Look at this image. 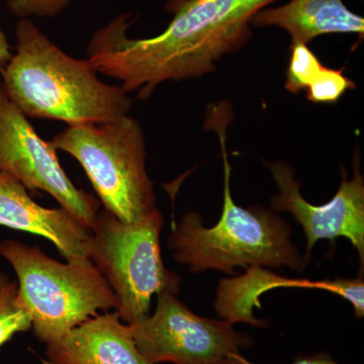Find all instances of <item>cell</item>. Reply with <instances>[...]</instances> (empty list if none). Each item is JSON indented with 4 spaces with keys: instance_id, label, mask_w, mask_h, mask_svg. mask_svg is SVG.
<instances>
[{
    "instance_id": "52a82bcc",
    "label": "cell",
    "mask_w": 364,
    "mask_h": 364,
    "mask_svg": "<svg viewBox=\"0 0 364 364\" xmlns=\"http://www.w3.org/2000/svg\"><path fill=\"white\" fill-rule=\"evenodd\" d=\"M176 296L158 294L154 314L129 325L136 348L150 364H227L232 354L252 346V338L232 323L200 317Z\"/></svg>"
},
{
    "instance_id": "9c48e42d",
    "label": "cell",
    "mask_w": 364,
    "mask_h": 364,
    "mask_svg": "<svg viewBox=\"0 0 364 364\" xmlns=\"http://www.w3.org/2000/svg\"><path fill=\"white\" fill-rule=\"evenodd\" d=\"M279 193L272 198L277 212H289L301 225L306 238L304 259L308 263L315 244L322 239L333 242L339 237L348 239L358 252L363 272L364 263V181L356 160L350 181L342 170V182L331 200L321 205L306 202L294 178V170L286 162L267 163Z\"/></svg>"
},
{
    "instance_id": "5bb4252c",
    "label": "cell",
    "mask_w": 364,
    "mask_h": 364,
    "mask_svg": "<svg viewBox=\"0 0 364 364\" xmlns=\"http://www.w3.org/2000/svg\"><path fill=\"white\" fill-rule=\"evenodd\" d=\"M31 329L32 320L18 301V282L0 272V347Z\"/></svg>"
},
{
    "instance_id": "3957f363",
    "label": "cell",
    "mask_w": 364,
    "mask_h": 364,
    "mask_svg": "<svg viewBox=\"0 0 364 364\" xmlns=\"http://www.w3.org/2000/svg\"><path fill=\"white\" fill-rule=\"evenodd\" d=\"M224 156V207L215 226H203L202 217L189 212L172 229L168 239L174 259L189 272L219 270L235 274V268L286 267L303 272L306 262L291 242L286 221L260 208L236 205L230 188L231 167L220 132Z\"/></svg>"
},
{
    "instance_id": "e0dca14e",
    "label": "cell",
    "mask_w": 364,
    "mask_h": 364,
    "mask_svg": "<svg viewBox=\"0 0 364 364\" xmlns=\"http://www.w3.org/2000/svg\"><path fill=\"white\" fill-rule=\"evenodd\" d=\"M70 1L71 0H9L7 6L11 13L18 18H53L61 14Z\"/></svg>"
},
{
    "instance_id": "6da1fadb",
    "label": "cell",
    "mask_w": 364,
    "mask_h": 364,
    "mask_svg": "<svg viewBox=\"0 0 364 364\" xmlns=\"http://www.w3.org/2000/svg\"><path fill=\"white\" fill-rule=\"evenodd\" d=\"M164 32L130 39L131 14H121L91 38L87 59L97 73L117 79L127 93L149 97L168 80L198 77L247 40L252 14L238 0H169Z\"/></svg>"
},
{
    "instance_id": "ffe728a7",
    "label": "cell",
    "mask_w": 364,
    "mask_h": 364,
    "mask_svg": "<svg viewBox=\"0 0 364 364\" xmlns=\"http://www.w3.org/2000/svg\"><path fill=\"white\" fill-rule=\"evenodd\" d=\"M273 1L275 0H238L242 9L252 16Z\"/></svg>"
},
{
    "instance_id": "8fae6325",
    "label": "cell",
    "mask_w": 364,
    "mask_h": 364,
    "mask_svg": "<svg viewBox=\"0 0 364 364\" xmlns=\"http://www.w3.org/2000/svg\"><path fill=\"white\" fill-rule=\"evenodd\" d=\"M45 364H150L117 312L98 314L47 344Z\"/></svg>"
},
{
    "instance_id": "d6986e66",
    "label": "cell",
    "mask_w": 364,
    "mask_h": 364,
    "mask_svg": "<svg viewBox=\"0 0 364 364\" xmlns=\"http://www.w3.org/2000/svg\"><path fill=\"white\" fill-rule=\"evenodd\" d=\"M11 57H13V52H11V46L7 42L6 35L0 28V71L6 66Z\"/></svg>"
},
{
    "instance_id": "30bf717a",
    "label": "cell",
    "mask_w": 364,
    "mask_h": 364,
    "mask_svg": "<svg viewBox=\"0 0 364 364\" xmlns=\"http://www.w3.org/2000/svg\"><path fill=\"white\" fill-rule=\"evenodd\" d=\"M0 226L45 237L67 260L90 258V228L65 208L38 205L23 184L6 172H0Z\"/></svg>"
},
{
    "instance_id": "7c38bea8",
    "label": "cell",
    "mask_w": 364,
    "mask_h": 364,
    "mask_svg": "<svg viewBox=\"0 0 364 364\" xmlns=\"http://www.w3.org/2000/svg\"><path fill=\"white\" fill-rule=\"evenodd\" d=\"M277 287H306L324 289L350 301L358 294L354 279H291L262 267H250L240 277L224 279L218 287L215 311L222 320L235 325L245 323L254 327H267L268 322L254 317L253 310L260 309L261 294Z\"/></svg>"
},
{
    "instance_id": "4fadbf2b",
    "label": "cell",
    "mask_w": 364,
    "mask_h": 364,
    "mask_svg": "<svg viewBox=\"0 0 364 364\" xmlns=\"http://www.w3.org/2000/svg\"><path fill=\"white\" fill-rule=\"evenodd\" d=\"M250 23L279 26L289 33L291 44L308 45L328 33H355L361 39L364 35L363 16L349 11L343 0H291L284 6L261 9Z\"/></svg>"
},
{
    "instance_id": "2e32d148",
    "label": "cell",
    "mask_w": 364,
    "mask_h": 364,
    "mask_svg": "<svg viewBox=\"0 0 364 364\" xmlns=\"http://www.w3.org/2000/svg\"><path fill=\"white\" fill-rule=\"evenodd\" d=\"M353 81L344 75L343 70L323 67L317 77L306 88V97L315 104L338 102L347 90H354Z\"/></svg>"
},
{
    "instance_id": "9a60e30c",
    "label": "cell",
    "mask_w": 364,
    "mask_h": 364,
    "mask_svg": "<svg viewBox=\"0 0 364 364\" xmlns=\"http://www.w3.org/2000/svg\"><path fill=\"white\" fill-rule=\"evenodd\" d=\"M291 52L286 88L291 92L299 93L309 87L324 66L306 44H291Z\"/></svg>"
},
{
    "instance_id": "7a4b0ae2",
    "label": "cell",
    "mask_w": 364,
    "mask_h": 364,
    "mask_svg": "<svg viewBox=\"0 0 364 364\" xmlns=\"http://www.w3.org/2000/svg\"><path fill=\"white\" fill-rule=\"evenodd\" d=\"M16 40L1 82L26 117L78 124L128 116L133 100L121 85L100 80L90 60L62 51L30 18L18 21Z\"/></svg>"
},
{
    "instance_id": "ba28073f",
    "label": "cell",
    "mask_w": 364,
    "mask_h": 364,
    "mask_svg": "<svg viewBox=\"0 0 364 364\" xmlns=\"http://www.w3.org/2000/svg\"><path fill=\"white\" fill-rule=\"evenodd\" d=\"M52 144L43 140L0 81V172L11 174L28 191L53 196L85 226L97 221L100 203L76 188L60 164Z\"/></svg>"
},
{
    "instance_id": "277c9868",
    "label": "cell",
    "mask_w": 364,
    "mask_h": 364,
    "mask_svg": "<svg viewBox=\"0 0 364 364\" xmlns=\"http://www.w3.org/2000/svg\"><path fill=\"white\" fill-rule=\"evenodd\" d=\"M0 256L18 277V301L31 320L33 335L48 344L98 313L119 309V299L90 258L66 263L39 247L0 242Z\"/></svg>"
},
{
    "instance_id": "ac0fdd59",
    "label": "cell",
    "mask_w": 364,
    "mask_h": 364,
    "mask_svg": "<svg viewBox=\"0 0 364 364\" xmlns=\"http://www.w3.org/2000/svg\"><path fill=\"white\" fill-rule=\"evenodd\" d=\"M227 364H256L251 363L247 358H244L241 353H234L230 356ZM291 364H340L326 352L311 354V355H299L296 360Z\"/></svg>"
},
{
    "instance_id": "8992f818",
    "label": "cell",
    "mask_w": 364,
    "mask_h": 364,
    "mask_svg": "<svg viewBox=\"0 0 364 364\" xmlns=\"http://www.w3.org/2000/svg\"><path fill=\"white\" fill-rule=\"evenodd\" d=\"M163 223L159 210L136 223L119 221L104 210L91 228L90 259L116 294V312L126 324L149 315L154 294L181 291V277L163 263Z\"/></svg>"
},
{
    "instance_id": "5b68a950",
    "label": "cell",
    "mask_w": 364,
    "mask_h": 364,
    "mask_svg": "<svg viewBox=\"0 0 364 364\" xmlns=\"http://www.w3.org/2000/svg\"><path fill=\"white\" fill-rule=\"evenodd\" d=\"M50 143L77 160L105 210L119 221H141L158 210L142 128L130 114L107 123L67 124Z\"/></svg>"
}]
</instances>
